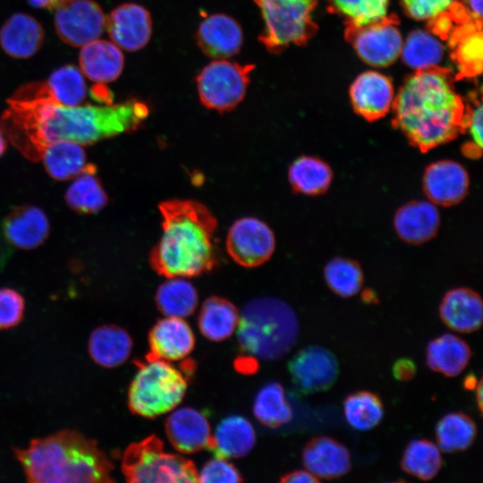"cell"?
I'll use <instances>...</instances> for the list:
<instances>
[{
	"label": "cell",
	"mask_w": 483,
	"mask_h": 483,
	"mask_svg": "<svg viewBox=\"0 0 483 483\" xmlns=\"http://www.w3.org/2000/svg\"><path fill=\"white\" fill-rule=\"evenodd\" d=\"M474 390H475L477 406H478L479 413L481 414L482 413V405H483V402H482V397H483L482 391H483V388H482V378L481 377L479 378V380L478 382V385H477V386L475 387Z\"/></svg>",
	"instance_id": "53"
},
{
	"label": "cell",
	"mask_w": 483,
	"mask_h": 483,
	"mask_svg": "<svg viewBox=\"0 0 483 483\" xmlns=\"http://www.w3.org/2000/svg\"><path fill=\"white\" fill-rule=\"evenodd\" d=\"M469 175L465 168L453 160H440L425 170L423 188L429 200L441 206L460 202L467 194Z\"/></svg>",
	"instance_id": "16"
},
{
	"label": "cell",
	"mask_w": 483,
	"mask_h": 483,
	"mask_svg": "<svg viewBox=\"0 0 483 483\" xmlns=\"http://www.w3.org/2000/svg\"><path fill=\"white\" fill-rule=\"evenodd\" d=\"M54 24L61 40L79 47L102 35L106 16L92 0H68L55 9Z\"/></svg>",
	"instance_id": "12"
},
{
	"label": "cell",
	"mask_w": 483,
	"mask_h": 483,
	"mask_svg": "<svg viewBox=\"0 0 483 483\" xmlns=\"http://www.w3.org/2000/svg\"><path fill=\"white\" fill-rule=\"evenodd\" d=\"M6 148V143H5V140L3 136V133L0 130V157L3 155V153L4 152Z\"/></svg>",
	"instance_id": "54"
},
{
	"label": "cell",
	"mask_w": 483,
	"mask_h": 483,
	"mask_svg": "<svg viewBox=\"0 0 483 483\" xmlns=\"http://www.w3.org/2000/svg\"><path fill=\"white\" fill-rule=\"evenodd\" d=\"M345 34L359 56L373 66H387L401 54L402 38L395 16L361 26L346 25Z\"/></svg>",
	"instance_id": "10"
},
{
	"label": "cell",
	"mask_w": 483,
	"mask_h": 483,
	"mask_svg": "<svg viewBox=\"0 0 483 483\" xmlns=\"http://www.w3.org/2000/svg\"><path fill=\"white\" fill-rule=\"evenodd\" d=\"M393 109L394 124L422 152L464 131L466 106L451 72L438 65L411 74L394 97Z\"/></svg>",
	"instance_id": "2"
},
{
	"label": "cell",
	"mask_w": 483,
	"mask_h": 483,
	"mask_svg": "<svg viewBox=\"0 0 483 483\" xmlns=\"http://www.w3.org/2000/svg\"><path fill=\"white\" fill-rule=\"evenodd\" d=\"M407 14L419 21H429L448 12L456 0H402Z\"/></svg>",
	"instance_id": "45"
},
{
	"label": "cell",
	"mask_w": 483,
	"mask_h": 483,
	"mask_svg": "<svg viewBox=\"0 0 483 483\" xmlns=\"http://www.w3.org/2000/svg\"><path fill=\"white\" fill-rule=\"evenodd\" d=\"M81 72L96 83L115 80L122 73L124 57L114 43L95 39L84 45L80 52Z\"/></svg>",
	"instance_id": "26"
},
{
	"label": "cell",
	"mask_w": 483,
	"mask_h": 483,
	"mask_svg": "<svg viewBox=\"0 0 483 483\" xmlns=\"http://www.w3.org/2000/svg\"><path fill=\"white\" fill-rule=\"evenodd\" d=\"M156 302L165 317L184 318L196 309L199 296L185 277H170L157 288Z\"/></svg>",
	"instance_id": "34"
},
{
	"label": "cell",
	"mask_w": 483,
	"mask_h": 483,
	"mask_svg": "<svg viewBox=\"0 0 483 483\" xmlns=\"http://www.w3.org/2000/svg\"><path fill=\"white\" fill-rule=\"evenodd\" d=\"M265 27L259 41L271 53L291 45H303L315 33L312 13L317 0H253Z\"/></svg>",
	"instance_id": "8"
},
{
	"label": "cell",
	"mask_w": 483,
	"mask_h": 483,
	"mask_svg": "<svg viewBox=\"0 0 483 483\" xmlns=\"http://www.w3.org/2000/svg\"><path fill=\"white\" fill-rule=\"evenodd\" d=\"M29 3L37 8H44L47 10H55L57 7L64 4L68 0H28Z\"/></svg>",
	"instance_id": "50"
},
{
	"label": "cell",
	"mask_w": 483,
	"mask_h": 483,
	"mask_svg": "<svg viewBox=\"0 0 483 483\" xmlns=\"http://www.w3.org/2000/svg\"><path fill=\"white\" fill-rule=\"evenodd\" d=\"M343 413L352 428L368 431L381 422L384 417V405L377 394L360 390L345 397Z\"/></svg>",
	"instance_id": "39"
},
{
	"label": "cell",
	"mask_w": 483,
	"mask_h": 483,
	"mask_svg": "<svg viewBox=\"0 0 483 483\" xmlns=\"http://www.w3.org/2000/svg\"><path fill=\"white\" fill-rule=\"evenodd\" d=\"M332 177L330 166L315 157H301L292 163L288 170L292 188L306 195L325 192L331 183Z\"/></svg>",
	"instance_id": "36"
},
{
	"label": "cell",
	"mask_w": 483,
	"mask_h": 483,
	"mask_svg": "<svg viewBox=\"0 0 483 483\" xmlns=\"http://www.w3.org/2000/svg\"><path fill=\"white\" fill-rule=\"evenodd\" d=\"M436 439L445 453H457L471 446L477 437V426L473 419L462 412H450L436 425Z\"/></svg>",
	"instance_id": "35"
},
{
	"label": "cell",
	"mask_w": 483,
	"mask_h": 483,
	"mask_svg": "<svg viewBox=\"0 0 483 483\" xmlns=\"http://www.w3.org/2000/svg\"><path fill=\"white\" fill-rule=\"evenodd\" d=\"M242 476L235 466L228 459L215 456L204 464L198 471L199 482H240Z\"/></svg>",
	"instance_id": "43"
},
{
	"label": "cell",
	"mask_w": 483,
	"mask_h": 483,
	"mask_svg": "<svg viewBox=\"0 0 483 483\" xmlns=\"http://www.w3.org/2000/svg\"><path fill=\"white\" fill-rule=\"evenodd\" d=\"M416 369V365L412 360L401 358L394 363L392 372L395 379L407 382L414 377Z\"/></svg>",
	"instance_id": "47"
},
{
	"label": "cell",
	"mask_w": 483,
	"mask_h": 483,
	"mask_svg": "<svg viewBox=\"0 0 483 483\" xmlns=\"http://www.w3.org/2000/svg\"><path fill=\"white\" fill-rule=\"evenodd\" d=\"M458 78H470L482 72V21L470 20L453 28L449 35Z\"/></svg>",
	"instance_id": "27"
},
{
	"label": "cell",
	"mask_w": 483,
	"mask_h": 483,
	"mask_svg": "<svg viewBox=\"0 0 483 483\" xmlns=\"http://www.w3.org/2000/svg\"><path fill=\"white\" fill-rule=\"evenodd\" d=\"M90 95L98 102L106 103V105L113 104L112 94L108 89L104 86V83L94 85L90 89Z\"/></svg>",
	"instance_id": "49"
},
{
	"label": "cell",
	"mask_w": 483,
	"mask_h": 483,
	"mask_svg": "<svg viewBox=\"0 0 483 483\" xmlns=\"http://www.w3.org/2000/svg\"><path fill=\"white\" fill-rule=\"evenodd\" d=\"M148 343L150 355L171 362L185 359L194 348L195 338L183 318L165 317L150 330Z\"/></svg>",
	"instance_id": "21"
},
{
	"label": "cell",
	"mask_w": 483,
	"mask_h": 483,
	"mask_svg": "<svg viewBox=\"0 0 483 483\" xmlns=\"http://www.w3.org/2000/svg\"><path fill=\"white\" fill-rule=\"evenodd\" d=\"M44 37V30L34 17L17 13L9 17L1 27L0 46L8 55L26 59L39 50Z\"/></svg>",
	"instance_id": "24"
},
{
	"label": "cell",
	"mask_w": 483,
	"mask_h": 483,
	"mask_svg": "<svg viewBox=\"0 0 483 483\" xmlns=\"http://www.w3.org/2000/svg\"><path fill=\"white\" fill-rule=\"evenodd\" d=\"M280 481L284 483H316L320 482V479L309 470H294L283 475Z\"/></svg>",
	"instance_id": "48"
},
{
	"label": "cell",
	"mask_w": 483,
	"mask_h": 483,
	"mask_svg": "<svg viewBox=\"0 0 483 483\" xmlns=\"http://www.w3.org/2000/svg\"><path fill=\"white\" fill-rule=\"evenodd\" d=\"M333 9L347 20V25L361 26L387 15L389 0H330Z\"/></svg>",
	"instance_id": "42"
},
{
	"label": "cell",
	"mask_w": 483,
	"mask_h": 483,
	"mask_svg": "<svg viewBox=\"0 0 483 483\" xmlns=\"http://www.w3.org/2000/svg\"><path fill=\"white\" fill-rule=\"evenodd\" d=\"M40 159L47 174L58 181L80 174L86 168V155L80 144L70 140H56L43 149Z\"/></svg>",
	"instance_id": "33"
},
{
	"label": "cell",
	"mask_w": 483,
	"mask_h": 483,
	"mask_svg": "<svg viewBox=\"0 0 483 483\" xmlns=\"http://www.w3.org/2000/svg\"><path fill=\"white\" fill-rule=\"evenodd\" d=\"M162 235L149 254L151 267L160 275L194 277L217 264L214 235L217 219L203 203L172 199L158 205Z\"/></svg>",
	"instance_id": "3"
},
{
	"label": "cell",
	"mask_w": 483,
	"mask_h": 483,
	"mask_svg": "<svg viewBox=\"0 0 483 483\" xmlns=\"http://www.w3.org/2000/svg\"><path fill=\"white\" fill-rule=\"evenodd\" d=\"M471 357L469 344L462 338L444 334L431 340L426 349L428 367L447 377L461 374Z\"/></svg>",
	"instance_id": "29"
},
{
	"label": "cell",
	"mask_w": 483,
	"mask_h": 483,
	"mask_svg": "<svg viewBox=\"0 0 483 483\" xmlns=\"http://www.w3.org/2000/svg\"><path fill=\"white\" fill-rule=\"evenodd\" d=\"M253 64L217 60L205 66L197 77L198 93L208 109L226 112L244 98Z\"/></svg>",
	"instance_id": "9"
},
{
	"label": "cell",
	"mask_w": 483,
	"mask_h": 483,
	"mask_svg": "<svg viewBox=\"0 0 483 483\" xmlns=\"http://www.w3.org/2000/svg\"><path fill=\"white\" fill-rule=\"evenodd\" d=\"M132 341L129 334L116 326H102L90 335L89 350L99 365L114 368L123 363L131 354Z\"/></svg>",
	"instance_id": "30"
},
{
	"label": "cell",
	"mask_w": 483,
	"mask_h": 483,
	"mask_svg": "<svg viewBox=\"0 0 483 483\" xmlns=\"http://www.w3.org/2000/svg\"><path fill=\"white\" fill-rule=\"evenodd\" d=\"M240 313L226 299L212 296L205 301L199 314L201 334L210 341H223L236 330Z\"/></svg>",
	"instance_id": "32"
},
{
	"label": "cell",
	"mask_w": 483,
	"mask_h": 483,
	"mask_svg": "<svg viewBox=\"0 0 483 483\" xmlns=\"http://www.w3.org/2000/svg\"><path fill=\"white\" fill-rule=\"evenodd\" d=\"M86 96L87 85L81 71L68 64L55 70L46 81L24 85L11 98H51L61 105L75 106L80 105Z\"/></svg>",
	"instance_id": "14"
},
{
	"label": "cell",
	"mask_w": 483,
	"mask_h": 483,
	"mask_svg": "<svg viewBox=\"0 0 483 483\" xmlns=\"http://www.w3.org/2000/svg\"><path fill=\"white\" fill-rule=\"evenodd\" d=\"M122 470L130 482L190 483L198 481L193 462L165 450L157 436L129 445L123 455Z\"/></svg>",
	"instance_id": "7"
},
{
	"label": "cell",
	"mask_w": 483,
	"mask_h": 483,
	"mask_svg": "<svg viewBox=\"0 0 483 483\" xmlns=\"http://www.w3.org/2000/svg\"><path fill=\"white\" fill-rule=\"evenodd\" d=\"M16 456L31 482H110L113 466L97 443L71 430L32 440Z\"/></svg>",
	"instance_id": "4"
},
{
	"label": "cell",
	"mask_w": 483,
	"mask_h": 483,
	"mask_svg": "<svg viewBox=\"0 0 483 483\" xmlns=\"http://www.w3.org/2000/svg\"><path fill=\"white\" fill-rule=\"evenodd\" d=\"M302 462L307 470L320 480L341 478L352 469L347 447L327 436H315L305 445Z\"/></svg>",
	"instance_id": "19"
},
{
	"label": "cell",
	"mask_w": 483,
	"mask_h": 483,
	"mask_svg": "<svg viewBox=\"0 0 483 483\" xmlns=\"http://www.w3.org/2000/svg\"><path fill=\"white\" fill-rule=\"evenodd\" d=\"M107 33L118 47L132 52L144 47L150 39L152 21L148 10L137 4H123L107 18Z\"/></svg>",
	"instance_id": "15"
},
{
	"label": "cell",
	"mask_w": 483,
	"mask_h": 483,
	"mask_svg": "<svg viewBox=\"0 0 483 483\" xmlns=\"http://www.w3.org/2000/svg\"><path fill=\"white\" fill-rule=\"evenodd\" d=\"M468 130L473 143L482 147V106L481 102H474L472 106H466L464 131Z\"/></svg>",
	"instance_id": "46"
},
{
	"label": "cell",
	"mask_w": 483,
	"mask_h": 483,
	"mask_svg": "<svg viewBox=\"0 0 483 483\" xmlns=\"http://www.w3.org/2000/svg\"><path fill=\"white\" fill-rule=\"evenodd\" d=\"M443 459L439 448L428 439L411 440L405 447L401 468L406 473L428 481L440 471Z\"/></svg>",
	"instance_id": "37"
},
{
	"label": "cell",
	"mask_w": 483,
	"mask_h": 483,
	"mask_svg": "<svg viewBox=\"0 0 483 483\" xmlns=\"http://www.w3.org/2000/svg\"><path fill=\"white\" fill-rule=\"evenodd\" d=\"M4 234L9 243L22 250L41 245L48 236L49 222L42 209L22 205L13 209L4 218Z\"/></svg>",
	"instance_id": "23"
},
{
	"label": "cell",
	"mask_w": 483,
	"mask_h": 483,
	"mask_svg": "<svg viewBox=\"0 0 483 483\" xmlns=\"http://www.w3.org/2000/svg\"><path fill=\"white\" fill-rule=\"evenodd\" d=\"M256 433L252 424L241 415L222 419L212 433L209 449L215 456L239 458L254 447Z\"/></svg>",
	"instance_id": "28"
},
{
	"label": "cell",
	"mask_w": 483,
	"mask_h": 483,
	"mask_svg": "<svg viewBox=\"0 0 483 483\" xmlns=\"http://www.w3.org/2000/svg\"><path fill=\"white\" fill-rule=\"evenodd\" d=\"M288 369L296 388L305 394L327 391L339 375L335 354L318 345L300 350L290 360Z\"/></svg>",
	"instance_id": "13"
},
{
	"label": "cell",
	"mask_w": 483,
	"mask_h": 483,
	"mask_svg": "<svg viewBox=\"0 0 483 483\" xmlns=\"http://www.w3.org/2000/svg\"><path fill=\"white\" fill-rule=\"evenodd\" d=\"M479 380L474 374H468L463 379L464 389L469 391L474 390L478 385Z\"/></svg>",
	"instance_id": "52"
},
{
	"label": "cell",
	"mask_w": 483,
	"mask_h": 483,
	"mask_svg": "<svg viewBox=\"0 0 483 483\" xmlns=\"http://www.w3.org/2000/svg\"><path fill=\"white\" fill-rule=\"evenodd\" d=\"M242 30L228 15L216 13L203 20L197 31V43L202 52L216 59L236 55L242 45Z\"/></svg>",
	"instance_id": "20"
},
{
	"label": "cell",
	"mask_w": 483,
	"mask_h": 483,
	"mask_svg": "<svg viewBox=\"0 0 483 483\" xmlns=\"http://www.w3.org/2000/svg\"><path fill=\"white\" fill-rule=\"evenodd\" d=\"M350 97L354 110L369 121L385 116L394 99L390 79L373 71L363 72L355 79Z\"/></svg>",
	"instance_id": "17"
},
{
	"label": "cell",
	"mask_w": 483,
	"mask_h": 483,
	"mask_svg": "<svg viewBox=\"0 0 483 483\" xmlns=\"http://www.w3.org/2000/svg\"><path fill=\"white\" fill-rule=\"evenodd\" d=\"M187 378L182 370L148 354L137 363V371L128 392L131 411L144 418L172 411L182 401Z\"/></svg>",
	"instance_id": "6"
},
{
	"label": "cell",
	"mask_w": 483,
	"mask_h": 483,
	"mask_svg": "<svg viewBox=\"0 0 483 483\" xmlns=\"http://www.w3.org/2000/svg\"><path fill=\"white\" fill-rule=\"evenodd\" d=\"M226 250L231 258L244 267H256L274 253L275 238L271 228L257 217L236 220L226 236Z\"/></svg>",
	"instance_id": "11"
},
{
	"label": "cell",
	"mask_w": 483,
	"mask_h": 483,
	"mask_svg": "<svg viewBox=\"0 0 483 483\" xmlns=\"http://www.w3.org/2000/svg\"><path fill=\"white\" fill-rule=\"evenodd\" d=\"M253 414L269 428H278L292 419V408L279 383L270 382L261 387L254 400Z\"/></svg>",
	"instance_id": "38"
},
{
	"label": "cell",
	"mask_w": 483,
	"mask_h": 483,
	"mask_svg": "<svg viewBox=\"0 0 483 483\" xmlns=\"http://www.w3.org/2000/svg\"><path fill=\"white\" fill-rule=\"evenodd\" d=\"M148 106L131 99L105 106L61 105L51 98L8 100L2 128L27 158L40 159L43 149L56 140L88 145L139 129L148 118Z\"/></svg>",
	"instance_id": "1"
},
{
	"label": "cell",
	"mask_w": 483,
	"mask_h": 483,
	"mask_svg": "<svg viewBox=\"0 0 483 483\" xmlns=\"http://www.w3.org/2000/svg\"><path fill=\"white\" fill-rule=\"evenodd\" d=\"M324 275L328 287L343 298L357 294L363 284L360 267L355 261L344 258L330 260L325 267Z\"/></svg>",
	"instance_id": "41"
},
{
	"label": "cell",
	"mask_w": 483,
	"mask_h": 483,
	"mask_svg": "<svg viewBox=\"0 0 483 483\" xmlns=\"http://www.w3.org/2000/svg\"><path fill=\"white\" fill-rule=\"evenodd\" d=\"M469 13L475 21H482V0H467Z\"/></svg>",
	"instance_id": "51"
},
{
	"label": "cell",
	"mask_w": 483,
	"mask_h": 483,
	"mask_svg": "<svg viewBox=\"0 0 483 483\" xmlns=\"http://www.w3.org/2000/svg\"><path fill=\"white\" fill-rule=\"evenodd\" d=\"M24 311V300L15 290L0 289V329L13 327L21 320Z\"/></svg>",
	"instance_id": "44"
},
{
	"label": "cell",
	"mask_w": 483,
	"mask_h": 483,
	"mask_svg": "<svg viewBox=\"0 0 483 483\" xmlns=\"http://www.w3.org/2000/svg\"><path fill=\"white\" fill-rule=\"evenodd\" d=\"M64 197L72 209L82 214L97 213L108 203V196L97 176V167L92 164H87L75 176Z\"/></svg>",
	"instance_id": "31"
},
{
	"label": "cell",
	"mask_w": 483,
	"mask_h": 483,
	"mask_svg": "<svg viewBox=\"0 0 483 483\" xmlns=\"http://www.w3.org/2000/svg\"><path fill=\"white\" fill-rule=\"evenodd\" d=\"M439 224L438 209L430 200H415L403 205L394 219L399 237L414 244L431 239L436 233Z\"/></svg>",
	"instance_id": "25"
},
{
	"label": "cell",
	"mask_w": 483,
	"mask_h": 483,
	"mask_svg": "<svg viewBox=\"0 0 483 483\" xmlns=\"http://www.w3.org/2000/svg\"><path fill=\"white\" fill-rule=\"evenodd\" d=\"M165 428L168 440L180 453H193L209 447L210 425L206 416L194 408L174 409Z\"/></svg>",
	"instance_id": "18"
},
{
	"label": "cell",
	"mask_w": 483,
	"mask_h": 483,
	"mask_svg": "<svg viewBox=\"0 0 483 483\" xmlns=\"http://www.w3.org/2000/svg\"><path fill=\"white\" fill-rule=\"evenodd\" d=\"M439 316L443 323L453 331L462 334L475 332L482 325L481 297L470 288L452 289L442 299Z\"/></svg>",
	"instance_id": "22"
},
{
	"label": "cell",
	"mask_w": 483,
	"mask_h": 483,
	"mask_svg": "<svg viewBox=\"0 0 483 483\" xmlns=\"http://www.w3.org/2000/svg\"><path fill=\"white\" fill-rule=\"evenodd\" d=\"M235 331L246 354L262 360H276L295 345L299 324L288 304L276 298L261 297L244 306Z\"/></svg>",
	"instance_id": "5"
},
{
	"label": "cell",
	"mask_w": 483,
	"mask_h": 483,
	"mask_svg": "<svg viewBox=\"0 0 483 483\" xmlns=\"http://www.w3.org/2000/svg\"><path fill=\"white\" fill-rule=\"evenodd\" d=\"M443 53V46L430 33L414 30L402 42L400 55L407 65L417 71L436 66Z\"/></svg>",
	"instance_id": "40"
}]
</instances>
